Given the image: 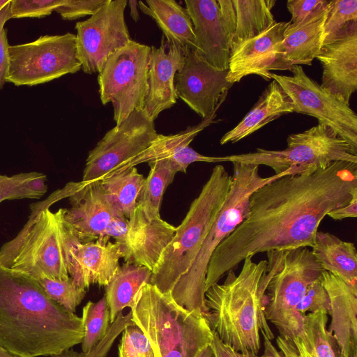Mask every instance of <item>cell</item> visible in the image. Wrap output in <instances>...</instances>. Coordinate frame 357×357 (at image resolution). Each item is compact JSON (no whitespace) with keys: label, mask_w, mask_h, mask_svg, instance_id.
Listing matches in <instances>:
<instances>
[{"label":"cell","mask_w":357,"mask_h":357,"mask_svg":"<svg viewBox=\"0 0 357 357\" xmlns=\"http://www.w3.org/2000/svg\"><path fill=\"white\" fill-rule=\"evenodd\" d=\"M128 222L124 215L114 217L107 227L104 236L112 237L115 241H120L127 232Z\"/></svg>","instance_id":"f6af8a7d"},{"label":"cell","mask_w":357,"mask_h":357,"mask_svg":"<svg viewBox=\"0 0 357 357\" xmlns=\"http://www.w3.org/2000/svg\"><path fill=\"white\" fill-rule=\"evenodd\" d=\"M266 257L273 273L265 292V317L279 335L292 340L303 328V316L296 307L324 270L307 247L267 252Z\"/></svg>","instance_id":"ba28073f"},{"label":"cell","mask_w":357,"mask_h":357,"mask_svg":"<svg viewBox=\"0 0 357 357\" xmlns=\"http://www.w3.org/2000/svg\"><path fill=\"white\" fill-rule=\"evenodd\" d=\"M82 317L29 275L0 264V345L21 357L50 356L80 344Z\"/></svg>","instance_id":"7a4b0ae2"},{"label":"cell","mask_w":357,"mask_h":357,"mask_svg":"<svg viewBox=\"0 0 357 357\" xmlns=\"http://www.w3.org/2000/svg\"><path fill=\"white\" fill-rule=\"evenodd\" d=\"M150 171L137 202L149 220L160 217V208L167 187L172 183L178 172L174 164L169 159L148 162Z\"/></svg>","instance_id":"d6a6232c"},{"label":"cell","mask_w":357,"mask_h":357,"mask_svg":"<svg viewBox=\"0 0 357 357\" xmlns=\"http://www.w3.org/2000/svg\"><path fill=\"white\" fill-rule=\"evenodd\" d=\"M66 197L60 190L45 201L31 206V213L20 231L0 248V264L29 275L66 280L69 255L78 241L65 223L61 208L53 213L49 207Z\"/></svg>","instance_id":"277c9868"},{"label":"cell","mask_w":357,"mask_h":357,"mask_svg":"<svg viewBox=\"0 0 357 357\" xmlns=\"http://www.w3.org/2000/svg\"><path fill=\"white\" fill-rule=\"evenodd\" d=\"M130 10V15L132 20L137 22L139 20V15L137 10L138 1L135 0H130L128 1Z\"/></svg>","instance_id":"681fc988"},{"label":"cell","mask_w":357,"mask_h":357,"mask_svg":"<svg viewBox=\"0 0 357 357\" xmlns=\"http://www.w3.org/2000/svg\"><path fill=\"white\" fill-rule=\"evenodd\" d=\"M357 23V0L330 1L324 24V44L333 42Z\"/></svg>","instance_id":"d590c367"},{"label":"cell","mask_w":357,"mask_h":357,"mask_svg":"<svg viewBox=\"0 0 357 357\" xmlns=\"http://www.w3.org/2000/svg\"><path fill=\"white\" fill-rule=\"evenodd\" d=\"M185 52L162 37L160 46L151 47L148 70L149 90L144 110L154 121L163 111L176 104V73L183 66Z\"/></svg>","instance_id":"44dd1931"},{"label":"cell","mask_w":357,"mask_h":357,"mask_svg":"<svg viewBox=\"0 0 357 357\" xmlns=\"http://www.w3.org/2000/svg\"><path fill=\"white\" fill-rule=\"evenodd\" d=\"M121 334L119 357H155L147 338L137 326L126 327Z\"/></svg>","instance_id":"f35d334b"},{"label":"cell","mask_w":357,"mask_h":357,"mask_svg":"<svg viewBox=\"0 0 357 357\" xmlns=\"http://www.w3.org/2000/svg\"><path fill=\"white\" fill-rule=\"evenodd\" d=\"M68 208H61L63 219L82 243L104 236L111 220L123 215L104 192L99 181L69 183Z\"/></svg>","instance_id":"2e32d148"},{"label":"cell","mask_w":357,"mask_h":357,"mask_svg":"<svg viewBox=\"0 0 357 357\" xmlns=\"http://www.w3.org/2000/svg\"><path fill=\"white\" fill-rule=\"evenodd\" d=\"M232 183L227 199L204 239L189 270L175 284L171 292L174 300L190 311L205 317V281L211 257L218 245L245 218L252 193L260 186L280 176L293 175L291 171L262 177L259 165L234 162Z\"/></svg>","instance_id":"8992f818"},{"label":"cell","mask_w":357,"mask_h":357,"mask_svg":"<svg viewBox=\"0 0 357 357\" xmlns=\"http://www.w3.org/2000/svg\"><path fill=\"white\" fill-rule=\"evenodd\" d=\"M128 222L125 236L119 243L125 263L145 266L153 271L174 238L176 227L160 217L149 220L137 205Z\"/></svg>","instance_id":"e0dca14e"},{"label":"cell","mask_w":357,"mask_h":357,"mask_svg":"<svg viewBox=\"0 0 357 357\" xmlns=\"http://www.w3.org/2000/svg\"><path fill=\"white\" fill-rule=\"evenodd\" d=\"M108 236L82 243L77 241L69 255L68 273L75 283L86 289L91 285L106 287L119 269L121 245Z\"/></svg>","instance_id":"d6986e66"},{"label":"cell","mask_w":357,"mask_h":357,"mask_svg":"<svg viewBox=\"0 0 357 357\" xmlns=\"http://www.w3.org/2000/svg\"><path fill=\"white\" fill-rule=\"evenodd\" d=\"M152 271L145 266L125 263L119 266L105 287V298L109 310L110 324L125 307L132 309L140 288L149 283Z\"/></svg>","instance_id":"f546056e"},{"label":"cell","mask_w":357,"mask_h":357,"mask_svg":"<svg viewBox=\"0 0 357 357\" xmlns=\"http://www.w3.org/2000/svg\"><path fill=\"white\" fill-rule=\"evenodd\" d=\"M292 112L291 99L273 79L240 123L222 137L220 144L236 143L282 115Z\"/></svg>","instance_id":"4316f807"},{"label":"cell","mask_w":357,"mask_h":357,"mask_svg":"<svg viewBox=\"0 0 357 357\" xmlns=\"http://www.w3.org/2000/svg\"><path fill=\"white\" fill-rule=\"evenodd\" d=\"M107 0L74 1L66 0L58 7L57 12L62 19L74 20L86 15H93L97 13Z\"/></svg>","instance_id":"b9f144b4"},{"label":"cell","mask_w":357,"mask_h":357,"mask_svg":"<svg viewBox=\"0 0 357 357\" xmlns=\"http://www.w3.org/2000/svg\"><path fill=\"white\" fill-rule=\"evenodd\" d=\"M82 319L84 330L82 350L89 352L104 337L110 325L105 296L96 303L89 301L82 309Z\"/></svg>","instance_id":"e575fe53"},{"label":"cell","mask_w":357,"mask_h":357,"mask_svg":"<svg viewBox=\"0 0 357 357\" xmlns=\"http://www.w3.org/2000/svg\"><path fill=\"white\" fill-rule=\"evenodd\" d=\"M243 261L238 275L230 270L223 283L205 291V318L223 343L238 353L257 355L260 333L271 341L275 337L264 313L273 270L266 259L255 263L252 257H247Z\"/></svg>","instance_id":"3957f363"},{"label":"cell","mask_w":357,"mask_h":357,"mask_svg":"<svg viewBox=\"0 0 357 357\" xmlns=\"http://www.w3.org/2000/svg\"><path fill=\"white\" fill-rule=\"evenodd\" d=\"M0 357H21L19 356L8 350L3 348L2 346L0 345Z\"/></svg>","instance_id":"816d5d0a"},{"label":"cell","mask_w":357,"mask_h":357,"mask_svg":"<svg viewBox=\"0 0 357 357\" xmlns=\"http://www.w3.org/2000/svg\"><path fill=\"white\" fill-rule=\"evenodd\" d=\"M45 174L36 172L0 174V204L4 200L40 199L47 191Z\"/></svg>","instance_id":"836d02e7"},{"label":"cell","mask_w":357,"mask_h":357,"mask_svg":"<svg viewBox=\"0 0 357 357\" xmlns=\"http://www.w3.org/2000/svg\"><path fill=\"white\" fill-rule=\"evenodd\" d=\"M10 0H0V9L6 3L9 2Z\"/></svg>","instance_id":"f5cc1de1"},{"label":"cell","mask_w":357,"mask_h":357,"mask_svg":"<svg viewBox=\"0 0 357 357\" xmlns=\"http://www.w3.org/2000/svg\"><path fill=\"white\" fill-rule=\"evenodd\" d=\"M196 39V51L217 69H229L231 49L216 0H185Z\"/></svg>","instance_id":"7402d4cb"},{"label":"cell","mask_w":357,"mask_h":357,"mask_svg":"<svg viewBox=\"0 0 357 357\" xmlns=\"http://www.w3.org/2000/svg\"><path fill=\"white\" fill-rule=\"evenodd\" d=\"M98 181L120 212L130 219L144 185V176L133 167Z\"/></svg>","instance_id":"1f68e13d"},{"label":"cell","mask_w":357,"mask_h":357,"mask_svg":"<svg viewBox=\"0 0 357 357\" xmlns=\"http://www.w3.org/2000/svg\"><path fill=\"white\" fill-rule=\"evenodd\" d=\"M328 6L301 22H290L283 40L274 49L280 70H290L294 65H312L324 45Z\"/></svg>","instance_id":"cb8c5ba5"},{"label":"cell","mask_w":357,"mask_h":357,"mask_svg":"<svg viewBox=\"0 0 357 357\" xmlns=\"http://www.w3.org/2000/svg\"><path fill=\"white\" fill-rule=\"evenodd\" d=\"M320 280L331 303L328 331L337 342L340 357H354L357 356V290L328 271H323Z\"/></svg>","instance_id":"603a6c76"},{"label":"cell","mask_w":357,"mask_h":357,"mask_svg":"<svg viewBox=\"0 0 357 357\" xmlns=\"http://www.w3.org/2000/svg\"><path fill=\"white\" fill-rule=\"evenodd\" d=\"M327 215L335 220H342L347 218H356L357 195H354L347 205L330 211Z\"/></svg>","instance_id":"bcb514c9"},{"label":"cell","mask_w":357,"mask_h":357,"mask_svg":"<svg viewBox=\"0 0 357 357\" xmlns=\"http://www.w3.org/2000/svg\"><path fill=\"white\" fill-rule=\"evenodd\" d=\"M217 115L203 119L199 124L188 127L185 130L175 135H163L158 134L151 145L143 152L119 166L109 176L126 170L137 165L161 159H170L175 153L185 146H189L194 138L204 128L215 121Z\"/></svg>","instance_id":"4dcf8cb0"},{"label":"cell","mask_w":357,"mask_h":357,"mask_svg":"<svg viewBox=\"0 0 357 357\" xmlns=\"http://www.w3.org/2000/svg\"><path fill=\"white\" fill-rule=\"evenodd\" d=\"M231 50L261 34L276 21L275 0H218Z\"/></svg>","instance_id":"d4e9b609"},{"label":"cell","mask_w":357,"mask_h":357,"mask_svg":"<svg viewBox=\"0 0 357 357\" xmlns=\"http://www.w3.org/2000/svg\"><path fill=\"white\" fill-rule=\"evenodd\" d=\"M291 76L271 73L291 99L294 112L312 116L332 129L357 152V115L349 104L323 89L303 67L294 65Z\"/></svg>","instance_id":"7c38bea8"},{"label":"cell","mask_w":357,"mask_h":357,"mask_svg":"<svg viewBox=\"0 0 357 357\" xmlns=\"http://www.w3.org/2000/svg\"><path fill=\"white\" fill-rule=\"evenodd\" d=\"M320 278L313 282L308 287L305 295L298 304L296 311L300 314L303 316L307 312L330 314V298L321 282Z\"/></svg>","instance_id":"60d3db41"},{"label":"cell","mask_w":357,"mask_h":357,"mask_svg":"<svg viewBox=\"0 0 357 357\" xmlns=\"http://www.w3.org/2000/svg\"><path fill=\"white\" fill-rule=\"evenodd\" d=\"M154 121L144 110L134 111L108 130L89 152L82 181L102 179L146 150L157 137Z\"/></svg>","instance_id":"4fadbf2b"},{"label":"cell","mask_w":357,"mask_h":357,"mask_svg":"<svg viewBox=\"0 0 357 357\" xmlns=\"http://www.w3.org/2000/svg\"><path fill=\"white\" fill-rule=\"evenodd\" d=\"M328 315L309 312L303 315V328L292 340L278 335L276 344L283 357H340L333 335L326 328Z\"/></svg>","instance_id":"484cf974"},{"label":"cell","mask_w":357,"mask_h":357,"mask_svg":"<svg viewBox=\"0 0 357 357\" xmlns=\"http://www.w3.org/2000/svg\"><path fill=\"white\" fill-rule=\"evenodd\" d=\"M284 150L257 148L256 151L221 157V162L266 165L280 174H294L326 168L335 161L357 163V152L327 126L317 125L302 132L291 134Z\"/></svg>","instance_id":"9c48e42d"},{"label":"cell","mask_w":357,"mask_h":357,"mask_svg":"<svg viewBox=\"0 0 357 357\" xmlns=\"http://www.w3.org/2000/svg\"><path fill=\"white\" fill-rule=\"evenodd\" d=\"M150 52V46L131 40L109 56L98 73L100 100L102 105L112 103L116 126L134 111L144 109Z\"/></svg>","instance_id":"30bf717a"},{"label":"cell","mask_w":357,"mask_h":357,"mask_svg":"<svg viewBox=\"0 0 357 357\" xmlns=\"http://www.w3.org/2000/svg\"><path fill=\"white\" fill-rule=\"evenodd\" d=\"M316 59L323 70L321 86L349 104L357 89V23L324 44Z\"/></svg>","instance_id":"ac0fdd59"},{"label":"cell","mask_w":357,"mask_h":357,"mask_svg":"<svg viewBox=\"0 0 357 357\" xmlns=\"http://www.w3.org/2000/svg\"><path fill=\"white\" fill-rule=\"evenodd\" d=\"M66 0H10L12 18H40L50 15Z\"/></svg>","instance_id":"ab89813d"},{"label":"cell","mask_w":357,"mask_h":357,"mask_svg":"<svg viewBox=\"0 0 357 357\" xmlns=\"http://www.w3.org/2000/svg\"><path fill=\"white\" fill-rule=\"evenodd\" d=\"M231 183L232 177L225 168L215 166L152 271L149 283L162 293H171L190 268L227 199Z\"/></svg>","instance_id":"52a82bcc"},{"label":"cell","mask_w":357,"mask_h":357,"mask_svg":"<svg viewBox=\"0 0 357 357\" xmlns=\"http://www.w3.org/2000/svg\"><path fill=\"white\" fill-rule=\"evenodd\" d=\"M289 24L290 21L275 22L261 34L231 50L227 82L234 84L250 75L271 79V71L280 70L275 47L283 40Z\"/></svg>","instance_id":"ffe728a7"},{"label":"cell","mask_w":357,"mask_h":357,"mask_svg":"<svg viewBox=\"0 0 357 357\" xmlns=\"http://www.w3.org/2000/svg\"><path fill=\"white\" fill-rule=\"evenodd\" d=\"M311 248L324 271L357 290V252L353 243L344 241L328 232L317 231Z\"/></svg>","instance_id":"f1b7e54d"},{"label":"cell","mask_w":357,"mask_h":357,"mask_svg":"<svg viewBox=\"0 0 357 357\" xmlns=\"http://www.w3.org/2000/svg\"><path fill=\"white\" fill-rule=\"evenodd\" d=\"M138 6L156 22L167 43L176 44L185 53L196 50L193 24L185 8L174 0L139 1Z\"/></svg>","instance_id":"83f0119b"},{"label":"cell","mask_w":357,"mask_h":357,"mask_svg":"<svg viewBox=\"0 0 357 357\" xmlns=\"http://www.w3.org/2000/svg\"><path fill=\"white\" fill-rule=\"evenodd\" d=\"M328 0H289L287 7L291 15L292 24L303 22L327 7Z\"/></svg>","instance_id":"7bdbcfd3"},{"label":"cell","mask_w":357,"mask_h":357,"mask_svg":"<svg viewBox=\"0 0 357 357\" xmlns=\"http://www.w3.org/2000/svg\"><path fill=\"white\" fill-rule=\"evenodd\" d=\"M10 19H12L10 0L0 9V89L6 83L9 68V45L4 26Z\"/></svg>","instance_id":"ee69618b"},{"label":"cell","mask_w":357,"mask_h":357,"mask_svg":"<svg viewBox=\"0 0 357 357\" xmlns=\"http://www.w3.org/2000/svg\"><path fill=\"white\" fill-rule=\"evenodd\" d=\"M211 345L215 357H239V353L230 346L223 343L213 331Z\"/></svg>","instance_id":"7dc6e473"},{"label":"cell","mask_w":357,"mask_h":357,"mask_svg":"<svg viewBox=\"0 0 357 357\" xmlns=\"http://www.w3.org/2000/svg\"><path fill=\"white\" fill-rule=\"evenodd\" d=\"M127 3L107 0L97 13L76 23L77 56L85 73H99L109 56L132 40L124 17Z\"/></svg>","instance_id":"5bb4252c"},{"label":"cell","mask_w":357,"mask_h":357,"mask_svg":"<svg viewBox=\"0 0 357 357\" xmlns=\"http://www.w3.org/2000/svg\"><path fill=\"white\" fill-rule=\"evenodd\" d=\"M356 195L357 163L346 161L260 186L250 197L245 218L213 253L205 291L247 257L312 248L324 218Z\"/></svg>","instance_id":"6da1fadb"},{"label":"cell","mask_w":357,"mask_h":357,"mask_svg":"<svg viewBox=\"0 0 357 357\" xmlns=\"http://www.w3.org/2000/svg\"><path fill=\"white\" fill-rule=\"evenodd\" d=\"M50 298L70 312L84 299L86 291L77 286L70 277L66 280H54L46 278L36 279Z\"/></svg>","instance_id":"8d00e7d4"},{"label":"cell","mask_w":357,"mask_h":357,"mask_svg":"<svg viewBox=\"0 0 357 357\" xmlns=\"http://www.w3.org/2000/svg\"><path fill=\"white\" fill-rule=\"evenodd\" d=\"M227 73L212 66L196 50H188L174 76L177 97L202 120L208 119L216 114L233 85L227 80Z\"/></svg>","instance_id":"9a60e30c"},{"label":"cell","mask_w":357,"mask_h":357,"mask_svg":"<svg viewBox=\"0 0 357 357\" xmlns=\"http://www.w3.org/2000/svg\"><path fill=\"white\" fill-rule=\"evenodd\" d=\"M131 312L123 315L120 312L113 323L109 325L104 337L89 352H77L73 349L66 350L49 357H107L113 343L124 328L134 325Z\"/></svg>","instance_id":"74e56055"},{"label":"cell","mask_w":357,"mask_h":357,"mask_svg":"<svg viewBox=\"0 0 357 357\" xmlns=\"http://www.w3.org/2000/svg\"><path fill=\"white\" fill-rule=\"evenodd\" d=\"M211 344L207 345L197 357H215Z\"/></svg>","instance_id":"f907efd6"},{"label":"cell","mask_w":357,"mask_h":357,"mask_svg":"<svg viewBox=\"0 0 357 357\" xmlns=\"http://www.w3.org/2000/svg\"><path fill=\"white\" fill-rule=\"evenodd\" d=\"M6 82L34 86L81 70L76 35H45L30 43L9 45Z\"/></svg>","instance_id":"8fae6325"},{"label":"cell","mask_w":357,"mask_h":357,"mask_svg":"<svg viewBox=\"0 0 357 357\" xmlns=\"http://www.w3.org/2000/svg\"><path fill=\"white\" fill-rule=\"evenodd\" d=\"M264 351L261 356L255 354H245L239 353V357H283L280 351H279L273 344L272 342L266 336H263Z\"/></svg>","instance_id":"c3c4849f"},{"label":"cell","mask_w":357,"mask_h":357,"mask_svg":"<svg viewBox=\"0 0 357 357\" xmlns=\"http://www.w3.org/2000/svg\"><path fill=\"white\" fill-rule=\"evenodd\" d=\"M155 357H197L212 342L213 331L202 314L178 305L172 294L144 284L130 310Z\"/></svg>","instance_id":"5b68a950"},{"label":"cell","mask_w":357,"mask_h":357,"mask_svg":"<svg viewBox=\"0 0 357 357\" xmlns=\"http://www.w3.org/2000/svg\"><path fill=\"white\" fill-rule=\"evenodd\" d=\"M354 357H357V356H355Z\"/></svg>","instance_id":"db71d44e"}]
</instances>
